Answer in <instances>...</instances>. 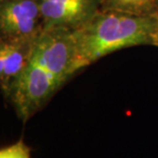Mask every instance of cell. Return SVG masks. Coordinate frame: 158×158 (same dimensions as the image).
<instances>
[{
	"mask_svg": "<svg viewBox=\"0 0 158 158\" xmlns=\"http://www.w3.org/2000/svg\"><path fill=\"white\" fill-rule=\"evenodd\" d=\"M102 10H115L137 15H158L155 0H102Z\"/></svg>",
	"mask_w": 158,
	"mask_h": 158,
	"instance_id": "cell-6",
	"label": "cell"
},
{
	"mask_svg": "<svg viewBox=\"0 0 158 158\" xmlns=\"http://www.w3.org/2000/svg\"><path fill=\"white\" fill-rule=\"evenodd\" d=\"M35 40H0V89L4 97L28 63Z\"/></svg>",
	"mask_w": 158,
	"mask_h": 158,
	"instance_id": "cell-5",
	"label": "cell"
},
{
	"mask_svg": "<svg viewBox=\"0 0 158 158\" xmlns=\"http://www.w3.org/2000/svg\"><path fill=\"white\" fill-rule=\"evenodd\" d=\"M158 15H137L100 10L83 28L73 33L78 72L120 49L154 45Z\"/></svg>",
	"mask_w": 158,
	"mask_h": 158,
	"instance_id": "cell-2",
	"label": "cell"
},
{
	"mask_svg": "<svg viewBox=\"0 0 158 158\" xmlns=\"http://www.w3.org/2000/svg\"><path fill=\"white\" fill-rule=\"evenodd\" d=\"M43 30L62 29L76 32L100 10L102 0H38Z\"/></svg>",
	"mask_w": 158,
	"mask_h": 158,
	"instance_id": "cell-4",
	"label": "cell"
},
{
	"mask_svg": "<svg viewBox=\"0 0 158 158\" xmlns=\"http://www.w3.org/2000/svg\"><path fill=\"white\" fill-rule=\"evenodd\" d=\"M156 1V7H157V11H158V0H155Z\"/></svg>",
	"mask_w": 158,
	"mask_h": 158,
	"instance_id": "cell-9",
	"label": "cell"
},
{
	"mask_svg": "<svg viewBox=\"0 0 158 158\" xmlns=\"http://www.w3.org/2000/svg\"><path fill=\"white\" fill-rule=\"evenodd\" d=\"M0 158H31V149L21 139L11 145L0 148Z\"/></svg>",
	"mask_w": 158,
	"mask_h": 158,
	"instance_id": "cell-7",
	"label": "cell"
},
{
	"mask_svg": "<svg viewBox=\"0 0 158 158\" xmlns=\"http://www.w3.org/2000/svg\"><path fill=\"white\" fill-rule=\"evenodd\" d=\"M43 29L38 0H0V40H35Z\"/></svg>",
	"mask_w": 158,
	"mask_h": 158,
	"instance_id": "cell-3",
	"label": "cell"
},
{
	"mask_svg": "<svg viewBox=\"0 0 158 158\" xmlns=\"http://www.w3.org/2000/svg\"><path fill=\"white\" fill-rule=\"evenodd\" d=\"M153 46L158 47V31H157L156 35H155V39H154V45Z\"/></svg>",
	"mask_w": 158,
	"mask_h": 158,
	"instance_id": "cell-8",
	"label": "cell"
},
{
	"mask_svg": "<svg viewBox=\"0 0 158 158\" xmlns=\"http://www.w3.org/2000/svg\"><path fill=\"white\" fill-rule=\"evenodd\" d=\"M78 72L73 33L43 30L37 37L28 63L4 98L27 123L48 104Z\"/></svg>",
	"mask_w": 158,
	"mask_h": 158,
	"instance_id": "cell-1",
	"label": "cell"
}]
</instances>
